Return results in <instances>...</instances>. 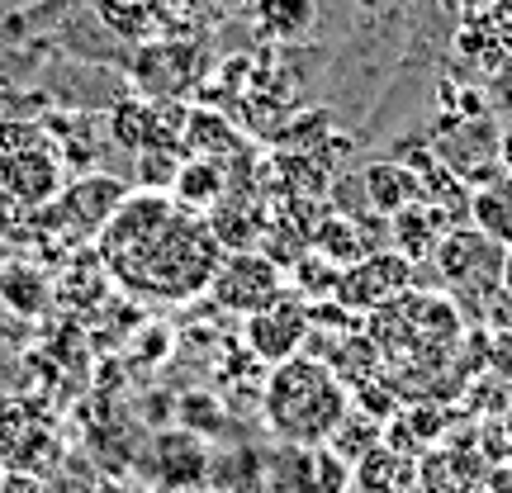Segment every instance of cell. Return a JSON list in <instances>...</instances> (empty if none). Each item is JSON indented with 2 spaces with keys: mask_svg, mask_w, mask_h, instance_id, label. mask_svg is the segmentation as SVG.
Instances as JSON below:
<instances>
[{
  "mask_svg": "<svg viewBox=\"0 0 512 493\" xmlns=\"http://www.w3.org/2000/svg\"><path fill=\"white\" fill-rule=\"evenodd\" d=\"M261 413L285 446H328L337 422L351 413L347 384L337 380V370L328 361L290 356L271 370L266 394H261Z\"/></svg>",
  "mask_w": 512,
  "mask_h": 493,
  "instance_id": "obj_1",
  "label": "cell"
},
{
  "mask_svg": "<svg viewBox=\"0 0 512 493\" xmlns=\"http://www.w3.org/2000/svg\"><path fill=\"white\" fill-rule=\"evenodd\" d=\"M219 266H223V242L214 238V228L200 214H190V209L176 204L171 223L124 275L138 290H152L162 299H190V294L209 290V280H214Z\"/></svg>",
  "mask_w": 512,
  "mask_h": 493,
  "instance_id": "obj_2",
  "label": "cell"
},
{
  "mask_svg": "<svg viewBox=\"0 0 512 493\" xmlns=\"http://www.w3.org/2000/svg\"><path fill=\"white\" fill-rule=\"evenodd\" d=\"M437 261L441 280L456 294H475V299H494L503 290V247L489 233H479L475 223L465 228H446L437 242Z\"/></svg>",
  "mask_w": 512,
  "mask_h": 493,
  "instance_id": "obj_3",
  "label": "cell"
},
{
  "mask_svg": "<svg viewBox=\"0 0 512 493\" xmlns=\"http://www.w3.org/2000/svg\"><path fill=\"white\" fill-rule=\"evenodd\" d=\"M128 76L147 100H176L200 81V48L185 38H157L128 57Z\"/></svg>",
  "mask_w": 512,
  "mask_h": 493,
  "instance_id": "obj_4",
  "label": "cell"
},
{
  "mask_svg": "<svg viewBox=\"0 0 512 493\" xmlns=\"http://www.w3.org/2000/svg\"><path fill=\"white\" fill-rule=\"evenodd\" d=\"M128 200V185L110 171H91V176H76L57 190L53 200V219L62 233L72 238H86V233H100L105 223L114 219V209Z\"/></svg>",
  "mask_w": 512,
  "mask_h": 493,
  "instance_id": "obj_5",
  "label": "cell"
},
{
  "mask_svg": "<svg viewBox=\"0 0 512 493\" xmlns=\"http://www.w3.org/2000/svg\"><path fill=\"white\" fill-rule=\"evenodd\" d=\"M209 294L219 299L223 309L247 318V313L266 309L275 294H280V266L261 252H233V256H223V266L214 271Z\"/></svg>",
  "mask_w": 512,
  "mask_h": 493,
  "instance_id": "obj_6",
  "label": "cell"
},
{
  "mask_svg": "<svg viewBox=\"0 0 512 493\" xmlns=\"http://www.w3.org/2000/svg\"><path fill=\"white\" fill-rule=\"evenodd\" d=\"M242 332H247V347H252V356H261V361L280 366V361L299 356V347L309 342L313 318H309V309H304L299 299H285V294H275L266 309L247 313Z\"/></svg>",
  "mask_w": 512,
  "mask_h": 493,
  "instance_id": "obj_7",
  "label": "cell"
},
{
  "mask_svg": "<svg viewBox=\"0 0 512 493\" xmlns=\"http://www.w3.org/2000/svg\"><path fill=\"white\" fill-rule=\"evenodd\" d=\"M403 290H413V261L399 252H370L356 266L342 271L337 294L347 309H384L394 304Z\"/></svg>",
  "mask_w": 512,
  "mask_h": 493,
  "instance_id": "obj_8",
  "label": "cell"
},
{
  "mask_svg": "<svg viewBox=\"0 0 512 493\" xmlns=\"http://www.w3.org/2000/svg\"><path fill=\"white\" fill-rule=\"evenodd\" d=\"M91 19L124 48H143L166 34L171 10L166 0H91Z\"/></svg>",
  "mask_w": 512,
  "mask_h": 493,
  "instance_id": "obj_9",
  "label": "cell"
},
{
  "mask_svg": "<svg viewBox=\"0 0 512 493\" xmlns=\"http://www.w3.org/2000/svg\"><path fill=\"white\" fill-rule=\"evenodd\" d=\"M152 470L162 479L166 493H185V489H200L209 479V451L195 432H171L152 446Z\"/></svg>",
  "mask_w": 512,
  "mask_h": 493,
  "instance_id": "obj_10",
  "label": "cell"
},
{
  "mask_svg": "<svg viewBox=\"0 0 512 493\" xmlns=\"http://www.w3.org/2000/svg\"><path fill=\"white\" fill-rule=\"evenodd\" d=\"M351 493H418V460L399 456V451H389L380 441L370 456L356 460Z\"/></svg>",
  "mask_w": 512,
  "mask_h": 493,
  "instance_id": "obj_11",
  "label": "cell"
},
{
  "mask_svg": "<svg viewBox=\"0 0 512 493\" xmlns=\"http://www.w3.org/2000/svg\"><path fill=\"white\" fill-rule=\"evenodd\" d=\"M361 190H366V204L375 214H384V219L422 200L418 171H408V166H399V162H370L366 171H361Z\"/></svg>",
  "mask_w": 512,
  "mask_h": 493,
  "instance_id": "obj_12",
  "label": "cell"
},
{
  "mask_svg": "<svg viewBox=\"0 0 512 493\" xmlns=\"http://www.w3.org/2000/svg\"><path fill=\"white\" fill-rule=\"evenodd\" d=\"M252 24L266 43H304L318 29V0H256Z\"/></svg>",
  "mask_w": 512,
  "mask_h": 493,
  "instance_id": "obj_13",
  "label": "cell"
},
{
  "mask_svg": "<svg viewBox=\"0 0 512 493\" xmlns=\"http://www.w3.org/2000/svg\"><path fill=\"white\" fill-rule=\"evenodd\" d=\"M48 275L29 266V261H0V304L10 309V318H43L48 313Z\"/></svg>",
  "mask_w": 512,
  "mask_h": 493,
  "instance_id": "obj_14",
  "label": "cell"
},
{
  "mask_svg": "<svg viewBox=\"0 0 512 493\" xmlns=\"http://www.w3.org/2000/svg\"><path fill=\"white\" fill-rule=\"evenodd\" d=\"M470 223L479 233H489L498 247H512V176H494L470 195Z\"/></svg>",
  "mask_w": 512,
  "mask_h": 493,
  "instance_id": "obj_15",
  "label": "cell"
},
{
  "mask_svg": "<svg viewBox=\"0 0 512 493\" xmlns=\"http://www.w3.org/2000/svg\"><path fill=\"white\" fill-rule=\"evenodd\" d=\"M389 223H394V252L399 256H408V261H427V256L437 252L441 214L427 200L408 204V209H399V214H389Z\"/></svg>",
  "mask_w": 512,
  "mask_h": 493,
  "instance_id": "obj_16",
  "label": "cell"
},
{
  "mask_svg": "<svg viewBox=\"0 0 512 493\" xmlns=\"http://www.w3.org/2000/svg\"><path fill=\"white\" fill-rule=\"evenodd\" d=\"M223 190H228L223 166L214 157H195V162H181V176L171 185V200L181 209H190V214H200V209H214L223 200Z\"/></svg>",
  "mask_w": 512,
  "mask_h": 493,
  "instance_id": "obj_17",
  "label": "cell"
},
{
  "mask_svg": "<svg viewBox=\"0 0 512 493\" xmlns=\"http://www.w3.org/2000/svg\"><path fill=\"white\" fill-rule=\"evenodd\" d=\"M380 441H384V427H380V422L366 418V413H347V418L337 422V432L328 437V446L342 460H351V465H356V460L370 456Z\"/></svg>",
  "mask_w": 512,
  "mask_h": 493,
  "instance_id": "obj_18",
  "label": "cell"
},
{
  "mask_svg": "<svg viewBox=\"0 0 512 493\" xmlns=\"http://www.w3.org/2000/svg\"><path fill=\"white\" fill-rule=\"evenodd\" d=\"M181 176V157H176V147H147L138 152V190H157L166 195L171 185Z\"/></svg>",
  "mask_w": 512,
  "mask_h": 493,
  "instance_id": "obj_19",
  "label": "cell"
},
{
  "mask_svg": "<svg viewBox=\"0 0 512 493\" xmlns=\"http://www.w3.org/2000/svg\"><path fill=\"white\" fill-rule=\"evenodd\" d=\"M489 366L498 370V375H512V328H494L489 332Z\"/></svg>",
  "mask_w": 512,
  "mask_h": 493,
  "instance_id": "obj_20",
  "label": "cell"
},
{
  "mask_svg": "<svg viewBox=\"0 0 512 493\" xmlns=\"http://www.w3.org/2000/svg\"><path fill=\"white\" fill-rule=\"evenodd\" d=\"M0 493H48V484L38 475H29V470H0Z\"/></svg>",
  "mask_w": 512,
  "mask_h": 493,
  "instance_id": "obj_21",
  "label": "cell"
},
{
  "mask_svg": "<svg viewBox=\"0 0 512 493\" xmlns=\"http://www.w3.org/2000/svg\"><path fill=\"white\" fill-rule=\"evenodd\" d=\"M484 493H512V456L484 470Z\"/></svg>",
  "mask_w": 512,
  "mask_h": 493,
  "instance_id": "obj_22",
  "label": "cell"
},
{
  "mask_svg": "<svg viewBox=\"0 0 512 493\" xmlns=\"http://www.w3.org/2000/svg\"><path fill=\"white\" fill-rule=\"evenodd\" d=\"M498 162H503V171L512 176V124L503 128V138H498Z\"/></svg>",
  "mask_w": 512,
  "mask_h": 493,
  "instance_id": "obj_23",
  "label": "cell"
},
{
  "mask_svg": "<svg viewBox=\"0 0 512 493\" xmlns=\"http://www.w3.org/2000/svg\"><path fill=\"white\" fill-rule=\"evenodd\" d=\"M503 290L512 294V247H503Z\"/></svg>",
  "mask_w": 512,
  "mask_h": 493,
  "instance_id": "obj_24",
  "label": "cell"
},
{
  "mask_svg": "<svg viewBox=\"0 0 512 493\" xmlns=\"http://www.w3.org/2000/svg\"><path fill=\"white\" fill-rule=\"evenodd\" d=\"M446 5H451V10H460V15H465V10H479V5H489V0H446Z\"/></svg>",
  "mask_w": 512,
  "mask_h": 493,
  "instance_id": "obj_25",
  "label": "cell"
},
{
  "mask_svg": "<svg viewBox=\"0 0 512 493\" xmlns=\"http://www.w3.org/2000/svg\"><path fill=\"white\" fill-rule=\"evenodd\" d=\"M498 422H503V432H508V446H512V408H508V413H503Z\"/></svg>",
  "mask_w": 512,
  "mask_h": 493,
  "instance_id": "obj_26",
  "label": "cell"
},
{
  "mask_svg": "<svg viewBox=\"0 0 512 493\" xmlns=\"http://www.w3.org/2000/svg\"><path fill=\"white\" fill-rule=\"evenodd\" d=\"M219 5H242V0H219Z\"/></svg>",
  "mask_w": 512,
  "mask_h": 493,
  "instance_id": "obj_27",
  "label": "cell"
}]
</instances>
